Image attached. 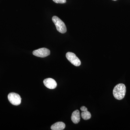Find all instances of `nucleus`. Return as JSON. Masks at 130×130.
Returning <instances> with one entry per match:
<instances>
[{
	"label": "nucleus",
	"instance_id": "6",
	"mask_svg": "<svg viewBox=\"0 0 130 130\" xmlns=\"http://www.w3.org/2000/svg\"><path fill=\"white\" fill-rule=\"evenodd\" d=\"M43 84L46 87L51 89H55L57 85L56 81L51 78L44 79L43 81Z\"/></svg>",
	"mask_w": 130,
	"mask_h": 130
},
{
	"label": "nucleus",
	"instance_id": "2",
	"mask_svg": "<svg viewBox=\"0 0 130 130\" xmlns=\"http://www.w3.org/2000/svg\"><path fill=\"white\" fill-rule=\"evenodd\" d=\"M52 20L56 26V29L60 33L64 34L67 31V28L64 23L56 16H53Z\"/></svg>",
	"mask_w": 130,
	"mask_h": 130
},
{
	"label": "nucleus",
	"instance_id": "5",
	"mask_svg": "<svg viewBox=\"0 0 130 130\" xmlns=\"http://www.w3.org/2000/svg\"><path fill=\"white\" fill-rule=\"evenodd\" d=\"M33 55L37 57L44 58L49 55L50 51L48 49L46 48H42L34 50L32 52Z\"/></svg>",
	"mask_w": 130,
	"mask_h": 130
},
{
	"label": "nucleus",
	"instance_id": "8",
	"mask_svg": "<svg viewBox=\"0 0 130 130\" xmlns=\"http://www.w3.org/2000/svg\"><path fill=\"white\" fill-rule=\"evenodd\" d=\"M66 127V125L62 122H58L51 126V129L52 130H63Z\"/></svg>",
	"mask_w": 130,
	"mask_h": 130
},
{
	"label": "nucleus",
	"instance_id": "1",
	"mask_svg": "<svg viewBox=\"0 0 130 130\" xmlns=\"http://www.w3.org/2000/svg\"><path fill=\"white\" fill-rule=\"evenodd\" d=\"M126 92V88L125 85L123 84H119L114 88L113 94L115 99L120 100L125 97Z\"/></svg>",
	"mask_w": 130,
	"mask_h": 130
},
{
	"label": "nucleus",
	"instance_id": "11",
	"mask_svg": "<svg viewBox=\"0 0 130 130\" xmlns=\"http://www.w3.org/2000/svg\"><path fill=\"white\" fill-rule=\"evenodd\" d=\"M81 111H88V108L84 106H83L81 107V108H80Z\"/></svg>",
	"mask_w": 130,
	"mask_h": 130
},
{
	"label": "nucleus",
	"instance_id": "12",
	"mask_svg": "<svg viewBox=\"0 0 130 130\" xmlns=\"http://www.w3.org/2000/svg\"><path fill=\"white\" fill-rule=\"evenodd\" d=\"M113 1H117V0H113Z\"/></svg>",
	"mask_w": 130,
	"mask_h": 130
},
{
	"label": "nucleus",
	"instance_id": "7",
	"mask_svg": "<svg viewBox=\"0 0 130 130\" xmlns=\"http://www.w3.org/2000/svg\"><path fill=\"white\" fill-rule=\"evenodd\" d=\"M80 114L79 110H76L72 113L71 120L74 124H78L80 120Z\"/></svg>",
	"mask_w": 130,
	"mask_h": 130
},
{
	"label": "nucleus",
	"instance_id": "10",
	"mask_svg": "<svg viewBox=\"0 0 130 130\" xmlns=\"http://www.w3.org/2000/svg\"><path fill=\"white\" fill-rule=\"evenodd\" d=\"M53 1L56 3L63 4L66 2V0H53Z\"/></svg>",
	"mask_w": 130,
	"mask_h": 130
},
{
	"label": "nucleus",
	"instance_id": "4",
	"mask_svg": "<svg viewBox=\"0 0 130 130\" xmlns=\"http://www.w3.org/2000/svg\"><path fill=\"white\" fill-rule=\"evenodd\" d=\"M66 57L68 60L75 66L78 67L81 65V61L73 53L68 52L66 54Z\"/></svg>",
	"mask_w": 130,
	"mask_h": 130
},
{
	"label": "nucleus",
	"instance_id": "9",
	"mask_svg": "<svg viewBox=\"0 0 130 130\" xmlns=\"http://www.w3.org/2000/svg\"><path fill=\"white\" fill-rule=\"evenodd\" d=\"M81 116L82 118L84 120H88L91 118V114L88 111H82Z\"/></svg>",
	"mask_w": 130,
	"mask_h": 130
},
{
	"label": "nucleus",
	"instance_id": "3",
	"mask_svg": "<svg viewBox=\"0 0 130 130\" xmlns=\"http://www.w3.org/2000/svg\"><path fill=\"white\" fill-rule=\"evenodd\" d=\"M8 98L9 102L14 106H18L21 103V98L20 95L17 93H11L8 94Z\"/></svg>",
	"mask_w": 130,
	"mask_h": 130
}]
</instances>
